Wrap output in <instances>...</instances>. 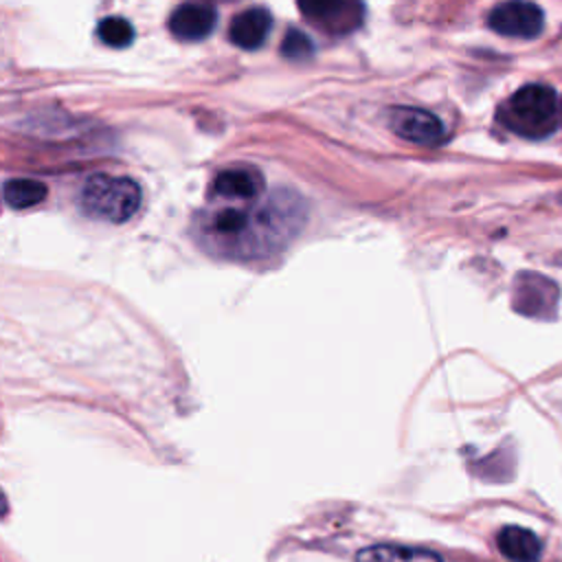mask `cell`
Wrapping results in <instances>:
<instances>
[{"label": "cell", "mask_w": 562, "mask_h": 562, "mask_svg": "<svg viewBox=\"0 0 562 562\" xmlns=\"http://www.w3.org/2000/svg\"><path fill=\"white\" fill-rule=\"evenodd\" d=\"M217 24L215 7L206 2L178 4L169 15V31L182 42H202Z\"/></svg>", "instance_id": "obj_8"}, {"label": "cell", "mask_w": 562, "mask_h": 562, "mask_svg": "<svg viewBox=\"0 0 562 562\" xmlns=\"http://www.w3.org/2000/svg\"><path fill=\"white\" fill-rule=\"evenodd\" d=\"M263 191V176L255 167H231L215 176L213 193L226 200H255Z\"/></svg>", "instance_id": "obj_10"}, {"label": "cell", "mask_w": 562, "mask_h": 562, "mask_svg": "<svg viewBox=\"0 0 562 562\" xmlns=\"http://www.w3.org/2000/svg\"><path fill=\"white\" fill-rule=\"evenodd\" d=\"M299 9L310 24L336 37L353 33L364 20V4L360 2H301Z\"/></svg>", "instance_id": "obj_5"}, {"label": "cell", "mask_w": 562, "mask_h": 562, "mask_svg": "<svg viewBox=\"0 0 562 562\" xmlns=\"http://www.w3.org/2000/svg\"><path fill=\"white\" fill-rule=\"evenodd\" d=\"M2 195L11 209H29L46 198V184L35 178H13L4 182Z\"/></svg>", "instance_id": "obj_13"}, {"label": "cell", "mask_w": 562, "mask_h": 562, "mask_svg": "<svg viewBox=\"0 0 562 562\" xmlns=\"http://www.w3.org/2000/svg\"><path fill=\"white\" fill-rule=\"evenodd\" d=\"M560 119H562V105H560Z\"/></svg>", "instance_id": "obj_16"}, {"label": "cell", "mask_w": 562, "mask_h": 562, "mask_svg": "<svg viewBox=\"0 0 562 562\" xmlns=\"http://www.w3.org/2000/svg\"><path fill=\"white\" fill-rule=\"evenodd\" d=\"M487 26L505 37L533 40L544 29V13L531 2H503L490 11Z\"/></svg>", "instance_id": "obj_4"}, {"label": "cell", "mask_w": 562, "mask_h": 562, "mask_svg": "<svg viewBox=\"0 0 562 562\" xmlns=\"http://www.w3.org/2000/svg\"><path fill=\"white\" fill-rule=\"evenodd\" d=\"M140 198V187L132 178L94 173L81 184L79 209L92 220L123 224L134 217Z\"/></svg>", "instance_id": "obj_3"}, {"label": "cell", "mask_w": 562, "mask_h": 562, "mask_svg": "<svg viewBox=\"0 0 562 562\" xmlns=\"http://www.w3.org/2000/svg\"><path fill=\"white\" fill-rule=\"evenodd\" d=\"M496 544L498 551L512 562H538L542 553L540 538L531 529L518 525L503 527L496 536Z\"/></svg>", "instance_id": "obj_11"}, {"label": "cell", "mask_w": 562, "mask_h": 562, "mask_svg": "<svg viewBox=\"0 0 562 562\" xmlns=\"http://www.w3.org/2000/svg\"><path fill=\"white\" fill-rule=\"evenodd\" d=\"M294 195H274L252 209H220L200 224L202 241L224 257H266L299 231L305 213Z\"/></svg>", "instance_id": "obj_1"}, {"label": "cell", "mask_w": 562, "mask_h": 562, "mask_svg": "<svg viewBox=\"0 0 562 562\" xmlns=\"http://www.w3.org/2000/svg\"><path fill=\"white\" fill-rule=\"evenodd\" d=\"M358 562H443L439 553L408 544H371L358 551Z\"/></svg>", "instance_id": "obj_12"}, {"label": "cell", "mask_w": 562, "mask_h": 562, "mask_svg": "<svg viewBox=\"0 0 562 562\" xmlns=\"http://www.w3.org/2000/svg\"><path fill=\"white\" fill-rule=\"evenodd\" d=\"M389 127L404 140L417 145H439L446 138V127L432 112L424 108L395 105L386 114Z\"/></svg>", "instance_id": "obj_6"}, {"label": "cell", "mask_w": 562, "mask_h": 562, "mask_svg": "<svg viewBox=\"0 0 562 562\" xmlns=\"http://www.w3.org/2000/svg\"><path fill=\"white\" fill-rule=\"evenodd\" d=\"M498 121L518 136L538 140L555 132L560 123V103L555 90L544 83L518 88L501 108Z\"/></svg>", "instance_id": "obj_2"}, {"label": "cell", "mask_w": 562, "mask_h": 562, "mask_svg": "<svg viewBox=\"0 0 562 562\" xmlns=\"http://www.w3.org/2000/svg\"><path fill=\"white\" fill-rule=\"evenodd\" d=\"M281 55L288 59H294V61L310 59L314 55V42L303 31L288 29V33L281 42Z\"/></svg>", "instance_id": "obj_15"}, {"label": "cell", "mask_w": 562, "mask_h": 562, "mask_svg": "<svg viewBox=\"0 0 562 562\" xmlns=\"http://www.w3.org/2000/svg\"><path fill=\"white\" fill-rule=\"evenodd\" d=\"M558 303V288L553 281L525 272L514 283V307L527 316H551Z\"/></svg>", "instance_id": "obj_7"}, {"label": "cell", "mask_w": 562, "mask_h": 562, "mask_svg": "<svg viewBox=\"0 0 562 562\" xmlns=\"http://www.w3.org/2000/svg\"><path fill=\"white\" fill-rule=\"evenodd\" d=\"M97 37L110 48H125L134 40V26L121 15H108L97 24Z\"/></svg>", "instance_id": "obj_14"}, {"label": "cell", "mask_w": 562, "mask_h": 562, "mask_svg": "<svg viewBox=\"0 0 562 562\" xmlns=\"http://www.w3.org/2000/svg\"><path fill=\"white\" fill-rule=\"evenodd\" d=\"M272 29V15L263 7H250L239 11L231 26H228V40L246 50L259 48Z\"/></svg>", "instance_id": "obj_9"}]
</instances>
